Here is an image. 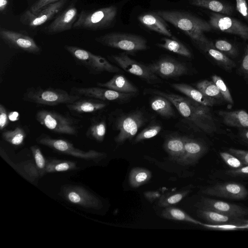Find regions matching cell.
I'll list each match as a JSON object with an SVG mask.
<instances>
[{
    "label": "cell",
    "mask_w": 248,
    "mask_h": 248,
    "mask_svg": "<svg viewBox=\"0 0 248 248\" xmlns=\"http://www.w3.org/2000/svg\"><path fill=\"white\" fill-rule=\"evenodd\" d=\"M147 92L167 98L180 114L197 129L207 134L217 131V127L209 107L173 93L157 90Z\"/></svg>",
    "instance_id": "1"
},
{
    "label": "cell",
    "mask_w": 248,
    "mask_h": 248,
    "mask_svg": "<svg viewBox=\"0 0 248 248\" xmlns=\"http://www.w3.org/2000/svg\"><path fill=\"white\" fill-rule=\"evenodd\" d=\"M155 13L165 21L184 31L201 47L210 44L204 35V32L212 30L209 22L190 13L180 11L161 10Z\"/></svg>",
    "instance_id": "2"
},
{
    "label": "cell",
    "mask_w": 248,
    "mask_h": 248,
    "mask_svg": "<svg viewBox=\"0 0 248 248\" xmlns=\"http://www.w3.org/2000/svg\"><path fill=\"white\" fill-rule=\"evenodd\" d=\"M35 118L43 127L58 134L77 136L81 128L79 120L54 110H39Z\"/></svg>",
    "instance_id": "3"
},
{
    "label": "cell",
    "mask_w": 248,
    "mask_h": 248,
    "mask_svg": "<svg viewBox=\"0 0 248 248\" xmlns=\"http://www.w3.org/2000/svg\"><path fill=\"white\" fill-rule=\"evenodd\" d=\"M81 97L59 88L31 87L27 89L22 99L38 105L54 106L71 103Z\"/></svg>",
    "instance_id": "4"
},
{
    "label": "cell",
    "mask_w": 248,
    "mask_h": 248,
    "mask_svg": "<svg viewBox=\"0 0 248 248\" xmlns=\"http://www.w3.org/2000/svg\"><path fill=\"white\" fill-rule=\"evenodd\" d=\"M64 48L72 56L77 64L83 66L91 75H98L104 72H122L118 67L111 64L100 55L94 54L76 46L66 45Z\"/></svg>",
    "instance_id": "5"
},
{
    "label": "cell",
    "mask_w": 248,
    "mask_h": 248,
    "mask_svg": "<svg viewBox=\"0 0 248 248\" xmlns=\"http://www.w3.org/2000/svg\"><path fill=\"white\" fill-rule=\"evenodd\" d=\"M117 13V8L114 6L95 11L82 10L78 15L73 28L93 31L108 28L114 21Z\"/></svg>",
    "instance_id": "6"
},
{
    "label": "cell",
    "mask_w": 248,
    "mask_h": 248,
    "mask_svg": "<svg viewBox=\"0 0 248 248\" xmlns=\"http://www.w3.org/2000/svg\"><path fill=\"white\" fill-rule=\"evenodd\" d=\"M36 141L56 152L87 161L98 162L107 156L105 153L94 150L83 151L76 148L68 140L53 138L44 133L38 137Z\"/></svg>",
    "instance_id": "7"
},
{
    "label": "cell",
    "mask_w": 248,
    "mask_h": 248,
    "mask_svg": "<svg viewBox=\"0 0 248 248\" xmlns=\"http://www.w3.org/2000/svg\"><path fill=\"white\" fill-rule=\"evenodd\" d=\"M98 43L128 52H135L147 48L146 40L141 36L127 33L111 32L96 37Z\"/></svg>",
    "instance_id": "8"
},
{
    "label": "cell",
    "mask_w": 248,
    "mask_h": 248,
    "mask_svg": "<svg viewBox=\"0 0 248 248\" xmlns=\"http://www.w3.org/2000/svg\"><path fill=\"white\" fill-rule=\"evenodd\" d=\"M62 197L69 202L89 209L99 210L103 207L100 199L84 187L72 185L62 186Z\"/></svg>",
    "instance_id": "9"
},
{
    "label": "cell",
    "mask_w": 248,
    "mask_h": 248,
    "mask_svg": "<svg viewBox=\"0 0 248 248\" xmlns=\"http://www.w3.org/2000/svg\"><path fill=\"white\" fill-rule=\"evenodd\" d=\"M145 122L142 112L136 110L118 117L114 125L119 131L115 138L116 143L120 144L126 140H131Z\"/></svg>",
    "instance_id": "10"
},
{
    "label": "cell",
    "mask_w": 248,
    "mask_h": 248,
    "mask_svg": "<svg viewBox=\"0 0 248 248\" xmlns=\"http://www.w3.org/2000/svg\"><path fill=\"white\" fill-rule=\"evenodd\" d=\"M109 58L125 72L139 77L149 84L161 82L160 79L149 69L147 65L139 62L124 53L112 55Z\"/></svg>",
    "instance_id": "11"
},
{
    "label": "cell",
    "mask_w": 248,
    "mask_h": 248,
    "mask_svg": "<svg viewBox=\"0 0 248 248\" xmlns=\"http://www.w3.org/2000/svg\"><path fill=\"white\" fill-rule=\"evenodd\" d=\"M71 93L82 97L96 98L102 101L124 102L130 100L136 93H122L101 87H73Z\"/></svg>",
    "instance_id": "12"
},
{
    "label": "cell",
    "mask_w": 248,
    "mask_h": 248,
    "mask_svg": "<svg viewBox=\"0 0 248 248\" xmlns=\"http://www.w3.org/2000/svg\"><path fill=\"white\" fill-rule=\"evenodd\" d=\"M0 38L11 47L33 54L41 52V48L33 39L24 33L0 27Z\"/></svg>",
    "instance_id": "13"
},
{
    "label": "cell",
    "mask_w": 248,
    "mask_h": 248,
    "mask_svg": "<svg viewBox=\"0 0 248 248\" xmlns=\"http://www.w3.org/2000/svg\"><path fill=\"white\" fill-rule=\"evenodd\" d=\"M68 1L60 0L46 6L35 13L28 10L21 16L20 21L23 24L31 27L41 26L59 13Z\"/></svg>",
    "instance_id": "14"
},
{
    "label": "cell",
    "mask_w": 248,
    "mask_h": 248,
    "mask_svg": "<svg viewBox=\"0 0 248 248\" xmlns=\"http://www.w3.org/2000/svg\"><path fill=\"white\" fill-rule=\"evenodd\" d=\"M209 23L214 29L248 40V26L236 19L213 13L210 16Z\"/></svg>",
    "instance_id": "15"
},
{
    "label": "cell",
    "mask_w": 248,
    "mask_h": 248,
    "mask_svg": "<svg viewBox=\"0 0 248 248\" xmlns=\"http://www.w3.org/2000/svg\"><path fill=\"white\" fill-rule=\"evenodd\" d=\"M203 194L229 199L242 200L248 195L246 187L238 183L226 182L216 184L202 190Z\"/></svg>",
    "instance_id": "16"
},
{
    "label": "cell",
    "mask_w": 248,
    "mask_h": 248,
    "mask_svg": "<svg viewBox=\"0 0 248 248\" xmlns=\"http://www.w3.org/2000/svg\"><path fill=\"white\" fill-rule=\"evenodd\" d=\"M198 209L213 211L223 215L242 217L248 215V208L237 204L207 198H202L195 205Z\"/></svg>",
    "instance_id": "17"
},
{
    "label": "cell",
    "mask_w": 248,
    "mask_h": 248,
    "mask_svg": "<svg viewBox=\"0 0 248 248\" xmlns=\"http://www.w3.org/2000/svg\"><path fill=\"white\" fill-rule=\"evenodd\" d=\"M147 66L153 73L163 78L181 77L188 72L185 63L170 58L161 59Z\"/></svg>",
    "instance_id": "18"
},
{
    "label": "cell",
    "mask_w": 248,
    "mask_h": 248,
    "mask_svg": "<svg viewBox=\"0 0 248 248\" xmlns=\"http://www.w3.org/2000/svg\"><path fill=\"white\" fill-rule=\"evenodd\" d=\"M78 16V10L72 4L51 22L45 31L48 34H53L68 31L73 27Z\"/></svg>",
    "instance_id": "19"
},
{
    "label": "cell",
    "mask_w": 248,
    "mask_h": 248,
    "mask_svg": "<svg viewBox=\"0 0 248 248\" xmlns=\"http://www.w3.org/2000/svg\"><path fill=\"white\" fill-rule=\"evenodd\" d=\"M207 151L206 146L201 141L185 136L184 151L176 162L182 165H192L200 159Z\"/></svg>",
    "instance_id": "20"
},
{
    "label": "cell",
    "mask_w": 248,
    "mask_h": 248,
    "mask_svg": "<svg viewBox=\"0 0 248 248\" xmlns=\"http://www.w3.org/2000/svg\"><path fill=\"white\" fill-rule=\"evenodd\" d=\"M107 104L96 98L81 97L76 101L66 105L68 110L76 115L96 113L105 108Z\"/></svg>",
    "instance_id": "21"
},
{
    "label": "cell",
    "mask_w": 248,
    "mask_h": 248,
    "mask_svg": "<svg viewBox=\"0 0 248 248\" xmlns=\"http://www.w3.org/2000/svg\"><path fill=\"white\" fill-rule=\"evenodd\" d=\"M1 157L18 173L29 182L35 183L40 177L34 161L26 160L18 163H15L10 160L4 151L0 148Z\"/></svg>",
    "instance_id": "22"
},
{
    "label": "cell",
    "mask_w": 248,
    "mask_h": 248,
    "mask_svg": "<svg viewBox=\"0 0 248 248\" xmlns=\"http://www.w3.org/2000/svg\"><path fill=\"white\" fill-rule=\"evenodd\" d=\"M170 86L187 96L190 99L204 106L213 107L217 103V99L206 96L197 89L183 83H171Z\"/></svg>",
    "instance_id": "23"
},
{
    "label": "cell",
    "mask_w": 248,
    "mask_h": 248,
    "mask_svg": "<svg viewBox=\"0 0 248 248\" xmlns=\"http://www.w3.org/2000/svg\"><path fill=\"white\" fill-rule=\"evenodd\" d=\"M197 214L199 217L210 224H248V220L242 217L227 216L209 210L198 209Z\"/></svg>",
    "instance_id": "24"
},
{
    "label": "cell",
    "mask_w": 248,
    "mask_h": 248,
    "mask_svg": "<svg viewBox=\"0 0 248 248\" xmlns=\"http://www.w3.org/2000/svg\"><path fill=\"white\" fill-rule=\"evenodd\" d=\"M138 20L143 26L152 31L167 36H171V33L165 20L155 13L141 15L138 17Z\"/></svg>",
    "instance_id": "25"
},
{
    "label": "cell",
    "mask_w": 248,
    "mask_h": 248,
    "mask_svg": "<svg viewBox=\"0 0 248 248\" xmlns=\"http://www.w3.org/2000/svg\"><path fill=\"white\" fill-rule=\"evenodd\" d=\"M99 87L111 89L117 92L126 93H136L138 89L124 75L117 74L106 82H97Z\"/></svg>",
    "instance_id": "26"
},
{
    "label": "cell",
    "mask_w": 248,
    "mask_h": 248,
    "mask_svg": "<svg viewBox=\"0 0 248 248\" xmlns=\"http://www.w3.org/2000/svg\"><path fill=\"white\" fill-rule=\"evenodd\" d=\"M218 114L227 126L248 128V113L244 110H220Z\"/></svg>",
    "instance_id": "27"
},
{
    "label": "cell",
    "mask_w": 248,
    "mask_h": 248,
    "mask_svg": "<svg viewBox=\"0 0 248 248\" xmlns=\"http://www.w3.org/2000/svg\"><path fill=\"white\" fill-rule=\"evenodd\" d=\"M185 136L172 135L168 137L164 143V148L170 159L176 161L184 151Z\"/></svg>",
    "instance_id": "28"
},
{
    "label": "cell",
    "mask_w": 248,
    "mask_h": 248,
    "mask_svg": "<svg viewBox=\"0 0 248 248\" xmlns=\"http://www.w3.org/2000/svg\"><path fill=\"white\" fill-rule=\"evenodd\" d=\"M150 106L154 111L164 117L170 118L175 115L173 105L164 96L156 95L151 100Z\"/></svg>",
    "instance_id": "29"
},
{
    "label": "cell",
    "mask_w": 248,
    "mask_h": 248,
    "mask_svg": "<svg viewBox=\"0 0 248 248\" xmlns=\"http://www.w3.org/2000/svg\"><path fill=\"white\" fill-rule=\"evenodd\" d=\"M107 130L106 121L103 119L93 117L87 130L86 135L98 142H102L105 138Z\"/></svg>",
    "instance_id": "30"
},
{
    "label": "cell",
    "mask_w": 248,
    "mask_h": 248,
    "mask_svg": "<svg viewBox=\"0 0 248 248\" xmlns=\"http://www.w3.org/2000/svg\"><path fill=\"white\" fill-rule=\"evenodd\" d=\"M191 4L227 15L232 13V7L217 0H191Z\"/></svg>",
    "instance_id": "31"
},
{
    "label": "cell",
    "mask_w": 248,
    "mask_h": 248,
    "mask_svg": "<svg viewBox=\"0 0 248 248\" xmlns=\"http://www.w3.org/2000/svg\"><path fill=\"white\" fill-rule=\"evenodd\" d=\"M161 215L164 218L168 219L187 222L200 225L202 224L183 210L172 206L165 207L162 211Z\"/></svg>",
    "instance_id": "32"
},
{
    "label": "cell",
    "mask_w": 248,
    "mask_h": 248,
    "mask_svg": "<svg viewBox=\"0 0 248 248\" xmlns=\"http://www.w3.org/2000/svg\"><path fill=\"white\" fill-rule=\"evenodd\" d=\"M152 178V173L148 169L136 167L133 168L129 174L128 181L132 187L138 188L148 183Z\"/></svg>",
    "instance_id": "33"
},
{
    "label": "cell",
    "mask_w": 248,
    "mask_h": 248,
    "mask_svg": "<svg viewBox=\"0 0 248 248\" xmlns=\"http://www.w3.org/2000/svg\"><path fill=\"white\" fill-rule=\"evenodd\" d=\"M77 169V163L75 161L56 158L46 160V173L70 171Z\"/></svg>",
    "instance_id": "34"
},
{
    "label": "cell",
    "mask_w": 248,
    "mask_h": 248,
    "mask_svg": "<svg viewBox=\"0 0 248 248\" xmlns=\"http://www.w3.org/2000/svg\"><path fill=\"white\" fill-rule=\"evenodd\" d=\"M202 48L214 59L221 67L227 70H231L235 66V63L224 53L211 47V44Z\"/></svg>",
    "instance_id": "35"
},
{
    "label": "cell",
    "mask_w": 248,
    "mask_h": 248,
    "mask_svg": "<svg viewBox=\"0 0 248 248\" xmlns=\"http://www.w3.org/2000/svg\"><path fill=\"white\" fill-rule=\"evenodd\" d=\"M162 40L163 43L158 44L159 47L183 56L191 57L190 50L180 42L166 37L163 38Z\"/></svg>",
    "instance_id": "36"
},
{
    "label": "cell",
    "mask_w": 248,
    "mask_h": 248,
    "mask_svg": "<svg viewBox=\"0 0 248 248\" xmlns=\"http://www.w3.org/2000/svg\"><path fill=\"white\" fill-rule=\"evenodd\" d=\"M26 137L25 131L21 126H17L12 130L4 131L2 133L3 139L14 146L22 145Z\"/></svg>",
    "instance_id": "37"
},
{
    "label": "cell",
    "mask_w": 248,
    "mask_h": 248,
    "mask_svg": "<svg viewBox=\"0 0 248 248\" xmlns=\"http://www.w3.org/2000/svg\"><path fill=\"white\" fill-rule=\"evenodd\" d=\"M190 188L182 190L172 193H168L161 196L158 200V205L160 207H167L180 202L190 192Z\"/></svg>",
    "instance_id": "38"
},
{
    "label": "cell",
    "mask_w": 248,
    "mask_h": 248,
    "mask_svg": "<svg viewBox=\"0 0 248 248\" xmlns=\"http://www.w3.org/2000/svg\"><path fill=\"white\" fill-rule=\"evenodd\" d=\"M196 88L207 96L216 99L222 100L223 98L217 85L213 81L206 79L198 82Z\"/></svg>",
    "instance_id": "39"
},
{
    "label": "cell",
    "mask_w": 248,
    "mask_h": 248,
    "mask_svg": "<svg viewBox=\"0 0 248 248\" xmlns=\"http://www.w3.org/2000/svg\"><path fill=\"white\" fill-rule=\"evenodd\" d=\"M30 148L40 176L42 177L46 174V160L38 146L33 145Z\"/></svg>",
    "instance_id": "40"
},
{
    "label": "cell",
    "mask_w": 248,
    "mask_h": 248,
    "mask_svg": "<svg viewBox=\"0 0 248 248\" xmlns=\"http://www.w3.org/2000/svg\"><path fill=\"white\" fill-rule=\"evenodd\" d=\"M162 127L158 124H151L140 132L136 137L135 142L151 139L156 136L161 130Z\"/></svg>",
    "instance_id": "41"
},
{
    "label": "cell",
    "mask_w": 248,
    "mask_h": 248,
    "mask_svg": "<svg viewBox=\"0 0 248 248\" xmlns=\"http://www.w3.org/2000/svg\"><path fill=\"white\" fill-rule=\"evenodd\" d=\"M212 79L218 88L223 99L229 104H233V101L230 92L221 78L214 75L212 76Z\"/></svg>",
    "instance_id": "42"
},
{
    "label": "cell",
    "mask_w": 248,
    "mask_h": 248,
    "mask_svg": "<svg viewBox=\"0 0 248 248\" xmlns=\"http://www.w3.org/2000/svg\"><path fill=\"white\" fill-rule=\"evenodd\" d=\"M202 226L209 229L219 231H233L248 229V224H239L233 223L204 224Z\"/></svg>",
    "instance_id": "43"
},
{
    "label": "cell",
    "mask_w": 248,
    "mask_h": 248,
    "mask_svg": "<svg viewBox=\"0 0 248 248\" xmlns=\"http://www.w3.org/2000/svg\"><path fill=\"white\" fill-rule=\"evenodd\" d=\"M219 155L224 162L232 169H237L244 166L238 158L229 152H220Z\"/></svg>",
    "instance_id": "44"
},
{
    "label": "cell",
    "mask_w": 248,
    "mask_h": 248,
    "mask_svg": "<svg viewBox=\"0 0 248 248\" xmlns=\"http://www.w3.org/2000/svg\"><path fill=\"white\" fill-rule=\"evenodd\" d=\"M215 46L217 50L227 53L230 55H236L237 51L234 46L226 40H218L216 41Z\"/></svg>",
    "instance_id": "45"
},
{
    "label": "cell",
    "mask_w": 248,
    "mask_h": 248,
    "mask_svg": "<svg viewBox=\"0 0 248 248\" xmlns=\"http://www.w3.org/2000/svg\"><path fill=\"white\" fill-rule=\"evenodd\" d=\"M9 116L5 106L0 105V130H3L9 124Z\"/></svg>",
    "instance_id": "46"
},
{
    "label": "cell",
    "mask_w": 248,
    "mask_h": 248,
    "mask_svg": "<svg viewBox=\"0 0 248 248\" xmlns=\"http://www.w3.org/2000/svg\"><path fill=\"white\" fill-rule=\"evenodd\" d=\"M229 152L238 158L244 165H248V151L230 148Z\"/></svg>",
    "instance_id": "47"
},
{
    "label": "cell",
    "mask_w": 248,
    "mask_h": 248,
    "mask_svg": "<svg viewBox=\"0 0 248 248\" xmlns=\"http://www.w3.org/2000/svg\"><path fill=\"white\" fill-rule=\"evenodd\" d=\"M225 173L231 176H248V165H244L237 169H232L227 170Z\"/></svg>",
    "instance_id": "48"
},
{
    "label": "cell",
    "mask_w": 248,
    "mask_h": 248,
    "mask_svg": "<svg viewBox=\"0 0 248 248\" xmlns=\"http://www.w3.org/2000/svg\"><path fill=\"white\" fill-rule=\"evenodd\" d=\"M59 0H38L31 6L30 10L35 13L46 6Z\"/></svg>",
    "instance_id": "49"
},
{
    "label": "cell",
    "mask_w": 248,
    "mask_h": 248,
    "mask_svg": "<svg viewBox=\"0 0 248 248\" xmlns=\"http://www.w3.org/2000/svg\"><path fill=\"white\" fill-rule=\"evenodd\" d=\"M238 12L244 17H248V6L246 0H236Z\"/></svg>",
    "instance_id": "50"
},
{
    "label": "cell",
    "mask_w": 248,
    "mask_h": 248,
    "mask_svg": "<svg viewBox=\"0 0 248 248\" xmlns=\"http://www.w3.org/2000/svg\"><path fill=\"white\" fill-rule=\"evenodd\" d=\"M144 198L149 202H153L157 199H159L161 194L158 191H147L143 193Z\"/></svg>",
    "instance_id": "51"
},
{
    "label": "cell",
    "mask_w": 248,
    "mask_h": 248,
    "mask_svg": "<svg viewBox=\"0 0 248 248\" xmlns=\"http://www.w3.org/2000/svg\"><path fill=\"white\" fill-rule=\"evenodd\" d=\"M240 69L242 74L248 78V49L243 58Z\"/></svg>",
    "instance_id": "52"
},
{
    "label": "cell",
    "mask_w": 248,
    "mask_h": 248,
    "mask_svg": "<svg viewBox=\"0 0 248 248\" xmlns=\"http://www.w3.org/2000/svg\"><path fill=\"white\" fill-rule=\"evenodd\" d=\"M239 136L243 141L248 143V128H241L239 130Z\"/></svg>",
    "instance_id": "53"
},
{
    "label": "cell",
    "mask_w": 248,
    "mask_h": 248,
    "mask_svg": "<svg viewBox=\"0 0 248 248\" xmlns=\"http://www.w3.org/2000/svg\"><path fill=\"white\" fill-rule=\"evenodd\" d=\"M8 4V0H0V12L1 14H4Z\"/></svg>",
    "instance_id": "54"
}]
</instances>
